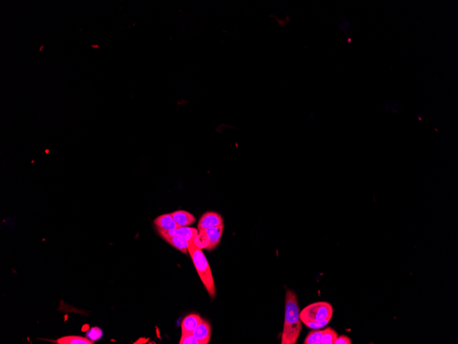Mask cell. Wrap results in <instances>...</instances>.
<instances>
[{
  "instance_id": "cell-1",
  "label": "cell",
  "mask_w": 458,
  "mask_h": 344,
  "mask_svg": "<svg viewBox=\"0 0 458 344\" xmlns=\"http://www.w3.org/2000/svg\"><path fill=\"white\" fill-rule=\"evenodd\" d=\"M187 249L200 278L205 287L209 296L214 298L216 293V286L212 272L205 255L203 253L202 249L198 247L194 242H188Z\"/></svg>"
},
{
  "instance_id": "cell-2",
  "label": "cell",
  "mask_w": 458,
  "mask_h": 344,
  "mask_svg": "<svg viewBox=\"0 0 458 344\" xmlns=\"http://www.w3.org/2000/svg\"><path fill=\"white\" fill-rule=\"evenodd\" d=\"M334 315V308L326 302H318L308 305L300 312V319L303 324L307 322L331 320Z\"/></svg>"
},
{
  "instance_id": "cell-3",
  "label": "cell",
  "mask_w": 458,
  "mask_h": 344,
  "mask_svg": "<svg viewBox=\"0 0 458 344\" xmlns=\"http://www.w3.org/2000/svg\"><path fill=\"white\" fill-rule=\"evenodd\" d=\"M299 321L301 320L297 295L293 291L288 290L286 295L284 325L296 323Z\"/></svg>"
},
{
  "instance_id": "cell-4",
  "label": "cell",
  "mask_w": 458,
  "mask_h": 344,
  "mask_svg": "<svg viewBox=\"0 0 458 344\" xmlns=\"http://www.w3.org/2000/svg\"><path fill=\"white\" fill-rule=\"evenodd\" d=\"M156 229L161 237H166V236L179 237L187 242H194L195 239L198 234V229L193 228V227H182L177 229H168V230L157 228V227H156Z\"/></svg>"
},
{
  "instance_id": "cell-5",
  "label": "cell",
  "mask_w": 458,
  "mask_h": 344,
  "mask_svg": "<svg viewBox=\"0 0 458 344\" xmlns=\"http://www.w3.org/2000/svg\"><path fill=\"white\" fill-rule=\"evenodd\" d=\"M302 330L301 321L284 325L281 344H296Z\"/></svg>"
},
{
  "instance_id": "cell-6",
  "label": "cell",
  "mask_w": 458,
  "mask_h": 344,
  "mask_svg": "<svg viewBox=\"0 0 458 344\" xmlns=\"http://www.w3.org/2000/svg\"><path fill=\"white\" fill-rule=\"evenodd\" d=\"M224 225L222 217L221 214L214 212H208L203 214L198 224V232L205 230L211 227Z\"/></svg>"
},
{
  "instance_id": "cell-7",
  "label": "cell",
  "mask_w": 458,
  "mask_h": 344,
  "mask_svg": "<svg viewBox=\"0 0 458 344\" xmlns=\"http://www.w3.org/2000/svg\"><path fill=\"white\" fill-rule=\"evenodd\" d=\"M191 334L200 342V344H208L211 336V325L209 322L203 320L193 330Z\"/></svg>"
},
{
  "instance_id": "cell-8",
  "label": "cell",
  "mask_w": 458,
  "mask_h": 344,
  "mask_svg": "<svg viewBox=\"0 0 458 344\" xmlns=\"http://www.w3.org/2000/svg\"><path fill=\"white\" fill-rule=\"evenodd\" d=\"M201 232L205 234L207 238L208 247L206 249L211 250L219 245L221 238L222 237L223 232H224V225L211 227V228L206 229Z\"/></svg>"
},
{
  "instance_id": "cell-9",
  "label": "cell",
  "mask_w": 458,
  "mask_h": 344,
  "mask_svg": "<svg viewBox=\"0 0 458 344\" xmlns=\"http://www.w3.org/2000/svg\"><path fill=\"white\" fill-rule=\"evenodd\" d=\"M203 320L202 317L198 314L191 313L187 315L181 322L182 335L192 333L193 330Z\"/></svg>"
},
{
  "instance_id": "cell-10",
  "label": "cell",
  "mask_w": 458,
  "mask_h": 344,
  "mask_svg": "<svg viewBox=\"0 0 458 344\" xmlns=\"http://www.w3.org/2000/svg\"><path fill=\"white\" fill-rule=\"evenodd\" d=\"M153 223L157 228L166 229V230L177 229L181 227L175 222L171 214H166L159 216L154 219Z\"/></svg>"
},
{
  "instance_id": "cell-11",
  "label": "cell",
  "mask_w": 458,
  "mask_h": 344,
  "mask_svg": "<svg viewBox=\"0 0 458 344\" xmlns=\"http://www.w3.org/2000/svg\"><path fill=\"white\" fill-rule=\"evenodd\" d=\"M173 219L180 227H187L196 222V218L189 212L185 210L174 211L171 213Z\"/></svg>"
},
{
  "instance_id": "cell-12",
  "label": "cell",
  "mask_w": 458,
  "mask_h": 344,
  "mask_svg": "<svg viewBox=\"0 0 458 344\" xmlns=\"http://www.w3.org/2000/svg\"><path fill=\"white\" fill-rule=\"evenodd\" d=\"M162 239L180 252L186 254H187L188 242L182 238L174 237V236H166V237H163Z\"/></svg>"
},
{
  "instance_id": "cell-13",
  "label": "cell",
  "mask_w": 458,
  "mask_h": 344,
  "mask_svg": "<svg viewBox=\"0 0 458 344\" xmlns=\"http://www.w3.org/2000/svg\"><path fill=\"white\" fill-rule=\"evenodd\" d=\"M56 343L58 344H92L93 342H91L87 338L80 336H67L61 337L56 340Z\"/></svg>"
},
{
  "instance_id": "cell-14",
  "label": "cell",
  "mask_w": 458,
  "mask_h": 344,
  "mask_svg": "<svg viewBox=\"0 0 458 344\" xmlns=\"http://www.w3.org/2000/svg\"><path fill=\"white\" fill-rule=\"evenodd\" d=\"M338 337V332L331 327H328L323 332L321 344H335Z\"/></svg>"
},
{
  "instance_id": "cell-15",
  "label": "cell",
  "mask_w": 458,
  "mask_h": 344,
  "mask_svg": "<svg viewBox=\"0 0 458 344\" xmlns=\"http://www.w3.org/2000/svg\"><path fill=\"white\" fill-rule=\"evenodd\" d=\"M324 330H314L308 334L304 341V344H321Z\"/></svg>"
},
{
  "instance_id": "cell-16",
  "label": "cell",
  "mask_w": 458,
  "mask_h": 344,
  "mask_svg": "<svg viewBox=\"0 0 458 344\" xmlns=\"http://www.w3.org/2000/svg\"><path fill=\"white\" fill-rule=\"evenodd\" d=\"M103 332L101 328L98 327H93L88 330L86 332V338L92 342H96L99 340L102 337Z\"/></svg>"
},
{
  "instance_id": "cell-17",
  "label": "cell",
  "mask_w": 458,
  "mask_h": 344,
  "mask_svg": "<svg viewBox=\"0 0 458 344\" xmlns=\"http://www.w3.org/2000/svg\"><path fill=\"white\" fill-rule=\"evenodd\" d=\"M329 322H330V320H326L321 321V322H307V323L305 324V325L307 326L308 328L312 329V330H319V329L326 327L329 323Z\"/></svg>"
},
{
  "instance_id": "cell-18",
  "label": "cell",
  "mask_w": 458,
  "mask_h": 344,
  "mask_svg": "<svg viewBox=\"0 0 458 344\" xmlns=\"http://www.w3.org/2000/svg\"><path fill=\"white\" fill-rule=\"evenodd\" d=\"M180 344H201L194 336L192 334H187V335H181V339L179 342Z\"/></svg>"
},
{
  "instance_id": "cell-19",
  "label": "cell",
  "mask_w": 458,
  "mask_h": 344,
  "mask_svg": "<svg viewBox=\"0 0 458 344\" xmlns=\"http://www.w3.org/2000/svg\"><path fill=\"white\" fill-rule=\"evenodd\" d=\"M352 344V341L349 337L346 336V335H341V336H338L337 340L336 341V343L335 344Z\"/></svg>"
}]
</instances>
